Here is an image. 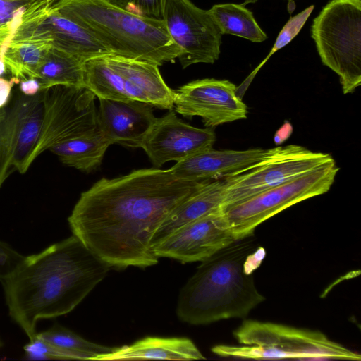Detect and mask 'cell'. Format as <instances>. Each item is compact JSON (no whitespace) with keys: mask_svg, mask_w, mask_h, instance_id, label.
<instances>
[{"mask_svg":"<svg viewBox=\"0 0 361 361\" xmlns=\"http://www.w3.org/2000/svg\"><path fill=\"white\" fill-rule=\"evenodd\" d=\"M204 183L157 168L103 178L81 194L68 224L73 235L110 267L153 266L159 259L151 246L154 233Z\"/></svg>","mask_w":361,"mask_h":361,"instance_id":"1","label":"cell"},{"mask_svg":"<svg viewBox=\"0 0 361 361\" xmlns=\"http://www.w3.org/2000/svg\"><path fill=\"white\" fill-rule=\"evenodd\" d=\"M110 267L73 235L24 256L1 280L9 316L32 340L39 320L71 312Z\"/></svg>","mask_w":361,"mask_h":361,"instance_id":"2","label":"cell"},{"mask_svg":"<svg viewBox=\"0 0 361 361\" xmlns=\"http://www.w3.org/2000/svg\"><path fill=\"white\" fill-rule=\"evenodd\" d=\"M257 247L254 238L248 236L202 261L180 292L178 318L193 325L243 318L262 302L265 298L246 267L248 255Z\"/></svg>","mask_w":361,"mask_h":361,"instance_id":"3","label":"cell"},{"mask_svg":"<svg viewBox=\"0 0 361 361\" xmlns=\"http://www.w3.org/2000/svg\"><path fill=\"white\" fill-rule=\"evenodd\" d=\"M52 8L90 32L112 55L159 66L181 55L163 20L129 13L104 0H59Z\"/></svg>","mask_w":361,"mask_h":361,"instance_id":"4","label":"cell"},{"mask_svg":"<svg viewBox=\"0 0 361 361\" xmlns=\"http://www.w3.org/2000/svg\"><path fill=\"white\" fill-rule=\"evenodd\" d=\"M241 346L218 345L221 357L273 360H360V355L317 331L256 320H245L234 331Z\"/></svg>","mask_w":361,"mask_h":361,"instance_id":"5","label":"cell"},{"mask_svg":"<svg viewBox=\"0 0 361 361\" xmlns=\"http://www.w3.org/2000/svg\"><path fill=\"white\" fill-rule=\"evenodd\" d=\"M312 38L324 65L339 77L343 92L361 84V0H331L314 19Z\"/></svg>","mask_w":361,"mask_h":361,"instance_id":"6","label":"cell"},{"mask_svg":"<svg viewBox=\"0 0 361 361\" xmlns=\"http://www.w3.org/2000/svg\"><path fill=\"white\" fill-rule=\"evenodd\" d=\"M338 170L333 160L224 209L234 238L251 236L257 226L268 219L298 202L326 193L332 186Z\"/></svg>","mask_w":361,"mask_h":361,"instance_id":"7","label":"cell"},{"mask_svg":"<svg viewBox=\"0 0 361 361\" xmlns=\"http://www.w3.org/2000/svg\"><path fill=\"white\" fill-rule=\"evenodd\" d=\"M333 160L329 154L312 152L298 145L268 149L255 164L223 178L226 190L222 210Z\"/></svg>","mask_w":361,"mask_h":361,"instance_id":"8","label":"cell"},{"mask_svg":"<svg viewBox=\"0 0 361 361\" xmlns=\"http://www.w3.org/2000/svg\"><path fill=\"white\" fill-rule=\"evenodd\" d=\"M95 97L85 87L57 85L42 90V128L30 164L52 146L99 130Z\"/></svg>","mask_w":361,"mask_h":361,"instance_id":"9","label":"cell"},{"mask_svg":"<svg viewBox=\"0 0 361 361\" xmlns=\"http://www.w3.org/2000/svg\"><path fill=\"white\" fill-rule=\"evenodd\" d=\"M0 120V188L14 171L25 173L42 123V91L34 96L12 92Z\"/></svg>","mask_w":361,"mask_h":361,"instance_id":"10","label":"cell"},{"mask_svg":"<svg viewBox=\"0 0 361 361\" xmlns=\"http://www.w3.org/2000/svg\"><path fill=\"white\" fill-rule=\"evenodd\" d=\"M162 20L181 49L178 59L183 68L200 63H214L219 59L222 35L209 10L190 0H166Z\"/></svg>","mask_w":361,"mask_h":361,"instance_id":"11","label":"cell"},{"mask_svg":"<svg viewBox=\"0 0 361 361\" xmlns=\"http://www.w3.org/2000/svg\"><path fill=\"white\" fill-rule=\"evenodd\" d=\"M173 107L185 117H200L209 128L245 119L247 114L237 87L214 78L194 80L174 90Z\"/></svg>","mask_w":361,"mask_h":361,"instance_id":"12","label":"cell"},{"mask_svg":"<svg viewBox=\"0 0 361 361\" xmlns=\"http://www.w3.org/2000/svg\"><path fill=\"white\" fill-rule=\"evenodd\" d=\"M235 240L223 210H219L180 227L152 250L158 258L202 262Z\"/></svg>","mask_w":361,"mask_h":361,"instance_id":"13","label":"cell"},{"mask_svg":"<svg viewBox=\"0 0 361 361\" xmlns=\"http://www.w3.org/2000/svg\"><path fill=\"white\" fill-rule=\"evenodd\" d=\"M215 140L213 128L192 126L170 111L157 118L142 148L152 164L159 168L168 161L178 162L212 149Z\"/></svg>","mask_w":361,"mask_h":361,"instance_id":"14","label":"cell"},{"mask_svg":"<svg viewBox=\"0 0 361 361\" xmlns=\"http://www.w3.org/2000/svg\"><path fill=\"white\" fill-rule=\"evenodd\" d=\"M99 100L98 127L111 145L142 147L157 120L152 106L136 100Z\"/></svg>","mask_w":361,"mask_h":361,"instance_id":"15","label":"cell"},{"mask_svg":"<svg viewBox=\"0 0 361 361\" xmlns=\"http://www.w3.org/2000/svg\"><path fill=\"white\" fill-rule=\"evenodd\" d=\"M48 1L37 0L27 9L4 53L8 73L20 80L36 77L52 47L51 39L38 31L35 24L37 13Z\"/></svg>","mask_w":361,"mask_h":361,"instance_id":"16","label":"cell"},{"mask_svg":"<svg viewBox=\"0 0 361 361\" xmlns=\"http://www.w3.org/2000/svg\"><path fill=\"white\" fill-rule=\"evenodd\" d=\"M105 57L121 75L128 100L142 102L162 109L173 108L174 90L164 82L159 66L112 54Z\"/></svg>","mask_w":361,"mask_h":361,"instance_id":"17","label":"cell"},{"mask_svg":"<svg viewBox=\"0 0 361 361\" xmlns=\"http://www.w3.org/2000/svg\"><path fill=\"white\" fill-rule=\"evenodd\" d=\"M266 151L263 149L217 150L212 148L178 161L169 169L173 176L182 180L210 181L252 166L264 157Z\"/></svg>","mask_w":361,"mask_h":361,"instance_id":"18","label":"cell"},{"mask_svg":"<svg viewBox=\"0 0 361 361\" xmlns=\"http://www.w3.org/2000/svg\"><path fill=\"white\" fill-rule=\"evenodd\" d=\"M55 1L46 3L35 18L37 30L47 36L52 46L69 52L85 61L111 54L87 30L52 8Z\"/></svg>","mask_w":361,"mask_h":361,"instance_id":"19","label":"cell"},{"mask_svg":"<svg viewBox=\"0 0 361 361\" xmlns=\"http://www.w3.org/2000/svg\"><path fill=\"white\" fill-rule=\"evenodd\" d=\"M225 190L226 183L223 178L204 182L161 224L152 239V249L180 227L222 210Z\"/></svg>","mask_w":361,"mask_h":361,"instance_id":"20","label":"cell"},{"mask_svg":"<svg viewBox=\"0 0 361 361\" xmlns=\"http://www.w3.org/2000/svg\"><path fill=\"white\" fill-rule=\"evenodd\" d=\"M159 359L193 360L204 359L195 343L186 338L147 337L130 345L117 348L94 360Z\"/></svg>","mask_w":361,"mask_h":361,"instance_id":"21","label":"cell"},{"mask_svg":"<svg viewBox=\"0 0 361 361\" xmlns=\"http://www.w3.org/2000/svg\"><path fill=\"white\" fill-rule=\"evenodd\" d=\"M110 142L99 130L59 143L49 148L62 163L81 171L90 172L102 163Z\"/></svg>","mask_w":361,"mask_h":361,"instance_id":"22","label":"cell"},{"mask_svg":"<svg viewBox=\"0 0 361 361\" xmlns=\"http://www.w3.org/2000/svg\"><path fill=\"white\" fill-rule=\"evenodd\" d=\"M84 63L78 56L52 46L36 73L41 91L57 85L85 87Z\"/></svg>","mask_w":361,"mask_h":361,"instance_id":"23","label":"cell"},{"mask_svg":"<svg viewBox=\"0 0 361 361\" xmlns=\"http://www.w3.org/2000/svg\"><path fill=\"white\" fill-rule=\"evenodd\" d=\"M209 11L221 35H233L252 42H262L267 39L253 13L243 4H215Z\"/></svg>","mask_w":361,"mask_h":361,"instance_id":"24","label":"cell"},{"mask_svg":"<svg viewBox=\"0 0 361 361\" xmlns=\"http://www.w3.org/2000/svg\"><path fill=\"white\" fill-rule=\"evenodd\" d=\"M84 85L99 99L128 101L121 75L109 64L105 56L85 61Z\"/></svg>","mask_w":361,"mask_h":361,"instance_id":"25","label":"cell"},{"mask_svg":"<svg viewBox=\"0 0 361 361\" xmlns=\"http://www.w3.org/2000/svg\"><path fill=\"white\" fill-rule=\"evenodd\" d=\"M36 336L66 350L88 355L91 357L90 360H94L98 356L111 353L117 348L92 343L58 324H54L44 331L37 333Z\"/></svg>","mask_w":361,"mask_h":361,"instance_id":"26","label":"cell"},{"mask_svg":"<svg viewBox=\"0 0 361 361\" xmlns=\"http://www.w3.org/2000/svg\"><path fill=\"white\" fill-rule=\"evenodd\" d=\"M35 0H0V71L6 48Z\"/></svg>","mask_w":361,"mask_h":361,"instance_id":"27","label":"cell"},{"mask_svg":"<svg viewBox=\"0 0 361 361\" xmlns=\"http://www.w3.org/2000/svg\"><path fill=\"white\" fill-rule=\"evenodd\" d=\"M25 356L29 360H90L88 355L54 345L35 336L23 347Z\"/></svg>","mask_w":361,"mask_h":361,"instance_id":"28","label":"cell"},{"mask_svg":"<svg viewBox=\"0 0 361 361\" xmlns=\"http://www.w3.org/2000/svg\"><path fill=\"white\" fill-rule=\"evenodd\" d=\"M314 9L311 5L297 15L290 17L278 35L272 49L267 58L259 66L255 72L267 61L276 51L286 46L300 32Z\"/></svg>","mask_w":361,"mask_h":361,"instance_id":"29","label":"cell"},{"mask_svg":"<svg viewBox=\"0 0 361 361\" xmlns=\"http://www.w3.org/2000/svg\"><path fill=\"white\" fill-rule=\"evenodd\" d=\"M129 13L147 18L162 20L166 0H104Z\"/></svg>","mask_w":361,"mask_h":361,"instance_id":"30","label":"cell"},{"mask_svg":"<svg viewBox=\"0 0 361 361\" xmlns=\"http://www.w3.org/2000/svg\"><path fill=\"white\" fill-rule=\"evenodd\" d=\"M23 257L24 255L0 240V281L8 275Z\"/></svg>","mask_w":361,"mask_h":361,"instance_id":"31","label":"cell"},{"mask_svg":"<svg viewBox=\"0 0 361 361\" xmlns=\"http://www.w3.org/2000/svg\"><path fill=\"white\" fill-rule=\"evenodd\" d=\"M20 80L11 77L10 80L0 77V109L4 107L9 102L12 89Z\"/></svg>","mask_w":361,"mask_h":361,"instance_id":"32","label":"cell"},{"mask_svg":"<svg viewBox=\"0 0 361 361\" xmlns=\"http://www.w3.org/2000/svg\"><path fill=\"white\" fill-rule=\"evenodd\" d=\"M18 89L25 95L34 96L41 92V82L36 78L21 80Z\"/></svg>","mask_w":361,"mask_h":361,"instance_id":"33","label":"cell"},{"mask_svg":"<svg viewBox=\"0 0 361 361\" xmlns=\"http://www.w3.org/2000/svg\"><path fill=\"white\" fill-rule=\"evenodd\" d=\"M293 133V126L288 121H285L283 125L276 132L274 137L276 145L284 142Z\"/></svg>","mask_w":361,"mask_h":361,"instance_id":"34","label":"cell"},{"mask_svg":"<svg viewBox=\"0 0 361 361\" xmlns=\"http://www.w3.org/2000/svg\"><path fill=\"white\" fill-rule=\"evenodd\" d=\"M5 111H6L5 106L0 109V120L4 117V116L5 114Z\"/></svg>","mask_w":361,"mask_h":361,"instance_id":"35","label":"cell"},{"mask_svg":"<svg viewBox=\"0 0 361 361\" xmlns=\"http://www.w3.org/2000/svg\"><path fill=\"white\" fill-rule=\"evenodd\" d=\"M257 1V0H245V2L243 3V4L245 5V4H250V3H255Z\"/></svg>","mask_w":361,"mask_h":361,"instance_id":"36","label":"cell"},{"mask_svg":"<svg viewBox=\"0 0 361 361\" xmlns=\"http://www.w3.org/2000/svg\"><path fill=\"white\" fill-rule=\"evenodd\" d=\"M2 345H3V343H2V341L0 339V348L2 347Z\"/></svg>","mask_w":361,"mask_h":361,"instance_id":"37","label":"cell"},{"mask_svg":"<svg viewBox=\"0 0 361 361\" xmlns=\"http://www.w3.org/2000/svg\"><path fill=\"white\" fill-rule=\"evenodd\" d=\"M35 1H36V0H35Z\"/></svg>","mask_w":361,"mask_h":361,"instance_id":"38","label":"cell"}]
</instances>
